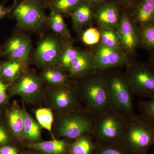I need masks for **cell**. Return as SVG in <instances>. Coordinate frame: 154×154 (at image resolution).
<instances>
[{
    "label": "cell",
    "instance_id": "obj_1",
    "mask_svg": "<svg viewBox=\"0 0 154 154\" xmlns=\"http://www.w3.org/2000/svg\"><path fill=\"white\" fill-rule=\"evenodd\" d=\"M74 82L81 102L88 113L96 116L110 108L105 72L95 70Z\"/></svg>",
    "mask_w": 154,
    "mask_h": 154
},
{
    "label": "cell",
    "instance_id": "obj_2",
    "mask_svg": "<svg viewBox=\"0 0 154 154\" xmlns=\"http://www.w3.org/2000/svg\"><path fill=\"white\" fill-rule=\"evenodd\" d=\"M128 119L113 108L94 116L91 134L98 146L122 143Z\"/></svg>",
    "mask_w": 154,
    "mask_h": 154
},
{
    "label": "cell",
    "instance_id": "obj_3",
    "mask_svg": "<svg viewBox=\"0 0 154 154\" xmlns=\"http://www.w3.org/2000/svg\"><path fill=\"white\" fill-rule=\"evenodd\" d=\"M122 143L130 154H147L154 145V123L141 114L128 119Z\"/></svg>",
    "mask_w": 154,
    "mask_h": 154
},
{
    "label": "cell",
    "instance_id": "obj_4",
    "mask_svg": "<svg viewBox=\"0 0 154 154\" xmlns=\"http://www.w3.org/2000/svg\"><path fill=\"white\" fill-rule=\"evenodd\" d=\"M105 72L108 86L110 108L128 119L136 115L132 96L124 72L119 69Z\"/></svg>",
    "mask_w": 154,
    "mask_h": 154
},
{
    "label": "cell",
    "instance_id": "obj_5",
    "mask_svg": "<svg viewBox=\"0 0 154 154\" xmlns=\"http://www.w3.org/2000/svg\"><path fill=\"white\" fill-rule=\"evenodd\" d=\"M12 15L17 26L24 32H37L48 24L44 3L38 0H24L13 6Z\"/></svg>",
    "mask_w": 154,
    "mask_h": 154
},
{
    "label": "cell",
    "instance_id": "obj_6",
    "mask_svg": "<svg viewBox=\"0 0 154 154\" xmlns=\"http://www.w3.org/2000/svg\"><path fill=\"white\" fill-rule=\"evenodd\" d=\"M124 73L133 95L154 99V70L149 63L133 60Z\"/></svg>",
    "mask_w": 154,
    "mask_h": 154
},
{
    "label": "cell",
    "instance_id": "obj_7",
    "mask_svg": "<svg viewBox=\"0 0 154 154\" xmlns=\"http://www.w3.org/2000/svg\"><path fill=\"white\" fill-rule=\"evenodd\" d=\"M94 118L85 109L60 114L55 124L56 135L58 137L74 140L91 134Z\"/></svg>",
    "mask_w": 154,
    "mask_h": 154
},
{
    "label": "cell",
    "instance_id": "obj_8",
    "mask_svg": "<svg viewBox=\"0 0 154 154\" xmlns=\"http://www.w3.org/2000/svg\"><path fill=\"white\" fill-rule=\"evenodd\" d=\"M44 96L47 107L60 114L83 109L74 81L68 85H49Z\"/></svg>",
    "mask_w": 154,
    "mask_h": 154
},
{
    "label": "cell",
    "instance_id": "obj_9",
    "mask_svg": "<svg viewBox=\"0 0 154 154\" xmlns=\"http://www.w3.org/2000/svg\"><path fill=\"white\" fill-rule=\"evenodd\" d=\"M66 41L54 33L42 36L31 57L33 63L42 69L60 66L62 53Z\"/></svg>",
    "mask_w": 154,
    "mask_h": 154
},
{
    "label": "cell",
    "instance_id": "obj_10",
    "mask_svg": "<svg viewBox=\"0 0 154 154\" xmlns=\"http://www.w3.org/2000/svg\"><path fill=\"white\" fill-rule=\"evenodd\" d=\"M13 82L12 94L21 96L30 104L37 105L41 102L44 94L43 83L34 70L25 69Z\"/></svg>",
    "mask_w": 154,
    "mask_h": 154
},
{
    "label": "cell",
    "instance_id": "obj_11",
    "mask_svg": "<svg viewBox=\"0 0 154 154\" xmlns=\"http://www.w3.org/2000/svg\"><path fill=\"white\" fill-rule=\"evenodd\" d=\"M94 68L101 71L126 66L130 59L123 51L107 47L99 42L92 49Z\"/></svg>",
    "mask_w": 154,
    "mask_h": 154
},
{
    "label": "cell",
    "instance_id": "obj_12",
    "mask_svg": "<svg viewBox=\"0 0 154 154\" xmlns=\"http://www.w3.org/2000/svg\"><path fill=\"white\" fill-rule=\"evenodd\" d=\"M21 31L14 33L2 48L0 55L8 60H16L27 67L30 61L32 49L29 35Z\"/></svg>",
    "mask_w": 154,
    "mask_h": 154
},
{
    "label": "cell",
    "instance_id": "obj_13",
    "mask_svg": "<svg viewBox=\"0 0 154 154\" xmlns=\"http://www.w3.org/2000/svg\"><path fill=\"white\" fill-rule=\"evenodd\" d=\"M115 30L123 51L128 57H132L139 48V28L127 10L122 12L119 24Z\"/></svg>",
    "mask_w": 154,
    "mask_h": 154
},
{
    "label": "cell",
    "instance_id": "obj_14",
    "mask_svg": "<svg viewBox=\"0 0 154 154\" xmlns=\"http://www.w3.org/2000/svg\"><path fill=\"white\" fill-rule=\"evenodd\" d=\"M120 5L111 1L99 7L94 12V19L99 28L115 30L121 17Z\"/></svg>",
    "mask_w": 154,
    "mask_h": 154
},
{
    "label": "cell",
    "instance_id": "obj_15",
    "mask_svg": "<svg viewBox=\"0 0 154 154\" xmlns=\"http://www.w3.org/2000/svg\"><path fill=\"white\" fill-rule=\"evenodd\" d=\"M95 70L91 49H81L66 72L70 79L74 81L85 76Z\"/></svg>",
    "mask_w": 154,
    "mask_h": 154
},
{
    "label": "cell",
    "instance_id": "obj_16",
    "mask_svg": "<svg viewBox=\"0 0 154 154\" xmlns=\"http://www.w3.org/2000/svg\"><path fill=\"white\" fill-rule=\"evenodd\" d=\"M139 28L154 23V0H141L130 14Z\"/></svg>",
    "mask_w": 154,
    "mask_h": 154
},
{
    "label": "cell",
    "instance_id": "obj_17",
    "mask_svg": "<svg viewBox=\"0 0 154 154\" xmlns=\"http://www.w3.org/2000/svg\"><path fill=\"white\" fill-rule=\"evenodd\" d=\"M94 15L93 8L85 1L70 16L75 31L81 34L84 29L90 27L94 19Z\"/></svg>",
    "mask_w": 154,
    "mask_h": 154
},
{
    "label": "cell",
    "instance_id": "obj_18",
    "mask_svg": "<svg viewBox=\"0 0 154 154\" xmlns=\"http://www.w3.org/2000/svg\"><path fill=\"white\" fill-rule=\"evenodd\" d=\"M71 142L66 140H55L27 144L28 149H33L42 154H68Z\"/></svg>",
    "mask_w": 154,
    "mask_h": 154
},
{
    "label": "cell",
    "instance_id": "obj_19",
    "mask_svg": "<svg viewBox=\"0 0 154 154\" xmlns=\"http://www.w3.org/2000/svg\"><path fill=\"white\" fill-rule=\"evenodd\" d=\"M42 70L40 78L43 83L48 85H68L73 82L69 78L66 70L60 66L48 67Z\"/></svg>",
    "mask_w": 154,
    "mask_h": 154
},
{
    "label": "cell",
    "instance_id": "obj_20",
    "mask_svg": "<svg viewBox=\"0 0 154 154\" xmlns=\"http://www.w3.org/2000/svg\"><path fill=\"white\" fill-rule=\"evenodd\" d=\"M97 146L91 134H88L70 143L68 154H94Z\"/></svg>",
    "mask_w": 154,
    "mask_h": 154
},
{
    "label": "cell",
    "instance_id": "obj_21",
    "mask_svg": "<svg viewBox=\"0 0 154 154\" xmlns=\"http://www.w3.org/2000/svg\"><path fill=\"white\" fill-rule=\"evenodd\" d=\"M50 7L51 11L48 17V25L53 33L57 34L66 41H70V33L64 20L63 16Z\"/></svg>",
    "mask_w": 154,
    "mask_h": 154
},
{
    "label": "cell",
    "instance_id": "obj_22",
    "mask_svg": "<svg viewBox=\"0 0 154 154\" xmlns=\"http://www.w3.org/2000/svg\"><path fill=\"white\" fill-rule=\"evenodd\" d=\"M24 117L23 109L14 107L11 109L8 115L9 126L14 135L20 140L25 139L24 136Z\"/></svg>",
    "mask_w": 154,
    "mask_h": 154
},
{
    "label": "cell",
    "instance_id": "obj_23",
    "mask_svg": "<svg viewBox=\"0 0 154 154\" xmlns=\"http://www.w3.org/2000/svg\"><path fill=\"white\" fill-rule=\"evenodd\" d=\"M23 111L25 117L24 129L25 139L30 143L42 141L41 126L25 109H23Z\"/></svg>",
    "mask_w": 154,
    "mask_h": 154
},
{
    "label": "cell",
    "instance_id": "obj_24",
    "mask_svg": "<svg viewBox=\"0 0 154 154\" xmlns=\"http://www.w3.org/2000/svg\"><path fill=\"white\" fill-rule=\"evenodd\" d=\"M26 67L16 60H8L2 64L1 72L2 76L9 82H14Z\"/></svg>",
    "mask_w": 154,
    "mask_h": 154
},
{
    "label": "cell",
    "instance_id": "obj_25",
    "mask_svg": "<svg viewBox=\"0 0 154 154\" xmlns=\"http://www.w3.org/2000/svg\"><path fill=\"white\" fill-rule=\"evenodd\" d=\"M85 2V0H52L49 5L58 13L66 16H71Z\"/></svg>",
    "mask_w": 154,
    "mask_h": 154
},
{
    "label": "cell",
    "instance_id": "obj_26",
    "mask_svg": "<svg viewBox=\"0 0 154 154\" xmlns=\"http://www.w3.org/2000/svg\"><path fill=\"white\" fill-rule=\"evenodd\" d=\"M139 48L154 51V23L139 28Z\"/></svg>",
    "mask_w": 154,
    "mask_h": 154
},
{
    "label": "cell",
    "instance_id": "obj_27",
    "mask_svg": "<svg viewBox=\"0 0 154 154\" xmlns=\"http://www.w3.org/2000/svg\"><path fill=\"white\" fill-rule=\"evenodd\" d=\"M101 34L100 42L107 47L123 51L116 31L114 30L99 28Z\"/></svg>",
    "mask_w": 154,
    "mask_h": 154
},
{
    "label": "cell",
    "instance_id": "obj_28",
    "mask_svg": "<svg viewBox=\"0 0 154 154\" xmlns=\"http://www.w3.org/2000/svg\"><path fill=\"white\" fill-rule=\"evenodd\" d=\"M81 49L72 45L71 41H67L61 56L60 66L66 70L72 60L79 53Z\"/></svg>",
    "mask_w": 154,
    "mask_h": 154
},
{
    "label": "cell",
    "instance_id": "obj_29",
    "mask_svg": "<svg viewBox=\"0 0 154 154\" xmlns=\"http://www.w3.org/2000/svg\"><path fill=\"white\" fill-rule=\"evenodd\" d=\"M35 115L39 125L51 133L54 122L52 110L48 107L40 108L36 110Z\"/></svg>",
    "mask_w": 154,
    "mask_h": 154
},
{
    "label": "cell",
    "instance_id": "obj_30",
    "mask_svg": "<svg viewBox=\"0 0 154 154\" xmlns=\"http://www.w3.org/2000/svg\"><path fill=\"white\" fill-rule=\"evenodd\" d=\"M81 40L88 46H94L101 41V36L99 28L89 27L81 33Z\"/></svg>",
    "mask_w": 154,
    "mask_h": 154
},
{
    "label": "cell",
    "instance_id": "obj_31",
    "mask_svg": "<svg viewBox=\"0 0 154 154\" xmlns=\"http://www.w3.org/2000/svg\"><path fill=\"white\" fill-rule=\"evenodd\" d=\"M94 154H130L122 143L98 146Z\"/></svg>",
    "mask_w": 154,
    "mask_h": 154
},
{
    "label": "cell",
    "instance_id": "obj_32",
    "mask_svg": "<svg viewBox=\"0 0 154 154\" xmlns=\"http://www.w3.org/2000/svg\"><path fill=\"white\" fill-rule=\"evenodd\" d=\"M138 107L140 114L154 123V99L140 101Z\"/></svg>",
    "mask_w": 154,
    "mask_h": 154
},
{
    "label": "cell",
    "instance_id": "obj_33",
    "mask_svg": "<svg viewBox=\"0 0 154 154\" xmlns=\"http://www.w3.org/2000/svg\"><path fill=\"white\" fill-rule=\"evenodd\" d=\"M141 0H116L119 5L124 7L125 8H131L133 10Z\"/></svg>",
    "mask_w": 154,
    "mask_h": 154
},
{
    "label": "cell",
    "instance_id": "obj_34",
    "mask_svg": "<svg viewBox=\"0 0 154 154\" xmlns=\"http://www.w3.org/2000/svg\"><path fill=\"white\" fill-rule=\"evenodd\" d=\"M9 84H6L0 79V105L3 104L7 98V91Z\"/></svg>",
    "mask_w": 154,
    "mask_h": 154
},
{
    "label": "cell",
    "instance_id": "obj_35",
    "mask_svg": "<svg viewBox=\"0 0 154 154\" xmlns=\"http://www.w3.org/2000/svg\"><path fill=\"white\" fill-rule=\"evenodd\" d=\"M13 6L6 8L5 6V2H0V20L8 16L12 13Z\"/></svg>",
    "mask_w": 154,
    "mask_h": 154
},
{
    "label": "cell",
    "instance_id": "obj_36",
    "mask_svg": "<svg viewBox=\"0 0 154 154\" xmlns=\"http://www.w3.org/2000/svg\"><path fill=\"white\" fill-rule=\"evenodd\" d=\"M16 148L11 146H4L0 147V154H18Z\"/></svg>",
    "mask_w": 154,
    "mask_h": 154
},
{
    "label": "cell",
    "instance_id": "obj_37",
    "mask_svg": "<svg viewBox=\"0 0 154 154\" xmlns=\"http://www.w3.org/2000/svg\"><path fill=\"white\" fill-rule=\"evenodd\" d=\"M111 1L112 0H85L92 8L97 9Z\"/></svg>",
    "mask_w": 154,
    "mask_h": 154
},
{
    "label": "cell",
    "instance_id": "obj_38",
    "mask_svg": "<svg viewBox=\"0 0 154 154\" xmlns=\"http://www.w3.org/2000/svg\"><path fill=\"white\" fill-rule=\"evenodd\" d=\"M8 134L2 127L0 126V146H4L8 141Z\"/></svg>",
    "mask_w": 154,
    "mask_h": 154
},
{
    "label": "cell",
    "instance_id": "obj_39",
    "mask_svg": "<svg viewBox=\"0 0 154 154\" xmlns=\"http://www.w3.org/2000/svg\"><path fill=\"white\" fill-rule=\"evenodd\" d=\"M149 52V61L150 65L154 69V51H151Z\"/></svg>",
    "mask_w": 154,
    "mask_h": 154
},
{
    "label": "cell",
    "instance_id": "obj_40",
    "mask_svg": "<svg viewBox=\"0 0 154 154\" xmlns=\"http://www.w3.org/2000/svg\"><path fill=\"white\" fill-rule=\"evenodd\" d=\"M29 150L26 151L22 153V154H42L36 150L33 149H29Z\"/></svg>",
    "mask_w": 154,
    "mask_h": 154
},
{
    "label": "cell",
    "instance_id": "obj_41",
    "mask_svg": "<svg viewBox=\"0 0 154 154\" xmlns=\"http://www.w3.org/2000/svg\"><path fill=\"white\" fill-rule=\"evenodd\" d=\"M38 1H41V2H48L50 4L51 2H52V0H38Z\"/></svg>",
    "mask_w": 154,
    "mask_h": 154
},
{
    "label": "cell",
    "instance_id": "obj_42",
    "mask_svg": "<svg viewBox=\"0 0 154 154\" xmlns=\"http://www.w3.org/2000/svg\"><path fill=\"white\" fill-rule=\"evenodd\" d=\"M1 68H2V64L0 63V72H1Z\"/></svg>",
    "mask_w": 154,
    "mask_h": 154
},
{
    "label": "cell",
    "instance_id": "obj_43",
    "mask_svg": "<svg viewBox=\"0 0 154 154\" xmlns=\"http://www.w3.org/2000/svg\"><path fill=\"white\" fill-rule=\"evenodd\" d=\"M1 51H2V48H0V54H1Z\"/></svg>",
    "mask_w": 154,
    "mask_h": 154
}]
</instances>
